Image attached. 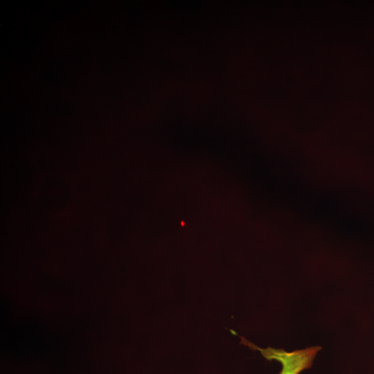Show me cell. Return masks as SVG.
Wrapping results in <instances>:
<instances>
[{"mask_svg": "<svg viewBox=\"0 0 374 374\" xmlns=\"http://www.w3.org/2000/svg\"><path fill=\"white\" fill-rule=\"evenodd\" d=\"M320 347H312L305 350L285 353L283 350H269L270 353L265 355L268 358L277 359L283 363L280 374H299L303 369L311 366L312 360Z\"/></svg>", "mask_w": 374, "mask_h": 374, "instance_id": "6da1fadb", "label": "cell"}]
</instances>
